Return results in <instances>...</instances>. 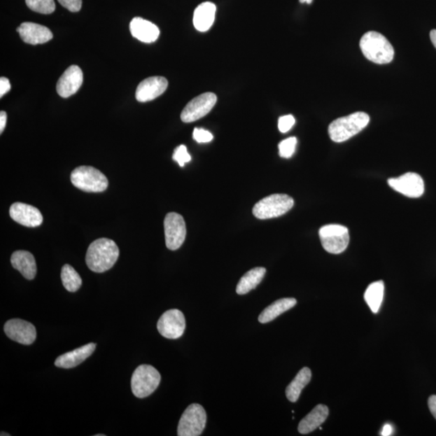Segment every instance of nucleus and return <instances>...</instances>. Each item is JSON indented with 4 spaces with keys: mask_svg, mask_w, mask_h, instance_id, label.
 <instances>
[{
    "mask_svg": "<svg viewBox=\"0 0 436 436\" xmlns=\"http://www.w3.org/2000/svg\"><path fill=\"white\" fill-rule=\"evenodd\" d=\"M130 33L134 38L144 43H152L159 38L160 30L149 20L135 17L131 20Z\"/></svg>",
    "mask_w": 436,
    "mask_h": 436,
    "instance_id": "nucleus-18",
    "label": "nucleus"
},
{
    "mask_svg": "<svg viewBox=\"0 0 436 436\" xmlns=\"http://www.w3.org/2000/svg\"><path fill=\"white\" fill-rule=\"evenodd\" d=\"M7 124V113L2 111L0 113V133H3Z\"/></svg>",
    "mask_w": 436,
    "mask_h": 436,
    "instance_id": "nucleus-36",
    "label": "nucleus"
},
{
    "mask_svg": "<svg viewBox=\"0 0 436 436\" xmlns=\"http://www.w3.org/2000/svg\"><path fill=\"white\" fill-rule=\"evenodd\" d=\"M370 122V115L364 112H357L336 119L329 125L330 138L335 143H344L361 132Z\"/></svg>",
    "mask_w": 436,
    "mask_h": 436,
    "instance_id": "nucleus-3",
    "label": "nucleus"
},
{
    "mask_svg": "<svg viewBox=\"0 0 436 436\" xmlns=\"http://www.w3.org/2000/svg\"><path fill=\"white\" fill-rule=\"evenodd\" d=\"M161 381V375L155 367L148 365H140L131 378V390L135 397L145 398L153 393Z\"/></svg>",
    "mask_w": 436,
    "mask_h": 436,
    "instance_id": "nucleus-6",
    "label": "nucleus"
},
{
    "mask_svg": "<svg viewBox=\"0 0 436 436\" xmlns=\"http://www.w3.org/2000/svg\"><path fill=\"white\" fill-rule=\"evenodd\" d=\"M120 251L115 241L108 239L94 241L87 251L86 264L94 272L102 273L111 269L118 261Z\"/></svg>",
    "mask_w": 436,
    "mask_h": 436,
    "instance_id": "nucleus-1",
    "label": "nucleus"
},
{
    "mask_svg": "<svg viewBox=\"0 0 436 436\" xmlns=\"http://www.w3.org/2000/svg\"><path fill=\"white\" fill-rule=\"evenodd\" d=\"M362 52L367 59L377 64H387L395 57V49L385 36L377 31H367L360 41Z\"/></svg>",
    "mask_w": 436,
    "mask_h": 436,
    "instance_id": "nucleus-2",
    "label": "nucleus"
},
{
    "mask_svg": "<svg viewBox=\"0 0 436 436\" xmlns=\"http://www.w3.org/2000/svg\"><path fill=\"white\" fill-rule=\"evenodd\" d=\"M21 39L25 43L30 45L44 44L52 38V34L50 29L44 25L33 23L24 22L17 29Z\"/></svg>",
    "mask_w": 436,
    "mask_h": 436,
    "instance_id": "nucleus-17",
    "label": "nucleus"
},
{
    "mask_svg": "<svg viewBox=\"0 0 436 436\" xmlns=\"http://www.w3.org/2000/svg\"><path fill=\"white\" fill-rule=\"evenodd\" d=\"M297 300L295 298L288 297L282 298L270 304L262 311L259 316V322L261 323H267L273 321L281 314L290 311V309L295 307Z\"/></svg>",
    "mask_w": 436,
    "mask_h": 436,
    "instance_id": "nucleus-23",
    "label": "nucleus"
},
{
    "mask_svg": "<svg viewBox=\"0 0 436 436\" xmlns=\"http://www.w3.org/2000/svg\"><path fill=\"white\" fill-rule=\"evenodd\" d=\"M393 433V427L391 424H386L384 428H383L381 435L383 436H388L391 435Z\"/></svg>",
    "mask_w": 436,
    "mask_h": 436,
    "instance_id": "nucleus-37",
    "label": "nucleus"
},
{
    "mask_svg": "<svg viewBox=\"0 0 436 436\" xmlns=\"http://www.w3.org/2000/svg\"><path fill=\"white\" fill-rule=\"evenodd\" d=\"M218 101L216 94L206 92L192 99L183 108L181 118L183 122L191 123L206 117Z\"/></svg>",
    "mask_w": 436,
    "mask_h": 436,
    "instance_id": "nucleus-9",
    "label": "nucleus"
},
{
    "mask_svg": "<svg viewBox=\"0 0 436 436\" xmlns=\"http://www.w3.org/2000/svg\"><path fill=\"white\" fill-rule=\"evenodd\" d=\"M104 435H97V436H103Z\"/></svg>",
    "mask_w": 436,
    "mask_h": 436,
    "instance_id": "nucleus-41",
    "label": "nucleus"
},
{
    "mask_svg": "<svg viewBox=\"0 0 436 436\" xmlns=\"http://www.w3.org/2000/svg\"><path fill=\"white\" fill-rule=\"evenodd\" d=\"M57 1L71 13H77L82 8V0H57Z\"/></svg>",
    "mask_w": 436,
    "mask_h": 436,
    "instance_id": "nucleus-33",
    "label": "nucleus"
},
{
    "mask_svg": "<svg viewBox=\"0 0 436 436\" xmlns=\"http://www.w3.org/2000/svg\"><path fill=\"white\" fill-rule=\"evenodd\" d=\"M172 159L176 161L178 165L183 167H185L187 162L191 161L192 157L189 155L187 147L185 145H181L176 147L174 154H173Z\"/></svg>",
    "mask_w": 436,
    "mask_h": 436,
    "instance_id": "nucleus-30",
    "label": "nucleus"
},
{
    "mask_svg": "<svg viewBox=\"0 0 436 436\" xmlns=\"http://www.w3.org/2000/svg\"><path fill=\"white\" fill-rule=\"evenodd\" d=\"M10 262L14 269L18 270L26 279H34L36 274V265L34 256L30 252L15 251L10 257Z\"/></svg>",
    "mask_w": 436,
    "mask_h": 436,
    "instance_id": "nucleus-20",
    "label": "nucleus"
},
{
    "mask_svg": "<svg viewBox=\"0 0 436 436\" xmlns=\"http://www.w3.org/2000/svg\"><path fill=\"white\" fill-rule=\"evenodd\" d=\"M157 328L164 338L170 339L181 338L186 328L185 315L178 309H169L162 315L157 321Z\"/></svg>",
    "mask_w": 436,
    "mask_h": 436,
    "instance_id": "nucleus-11",
    "label": "nucleus"
},
{
    "mask_svg": "<svg viewBox=\"0 0 436 436\" xmlns=\"http://www.w3.org/2000/svg\"><path fill=\"white\" fill-rule=\"evenodd\" d=\"M216 5L211 2H204L199 4L193 15V24L199 31H206L212 27L215 15H216Z\"/></svg>",
    "mask_w": 436,
    "mask_h": 436,
    "instance_id": "nucleus-22",
    "label": "nucleus"
},
{
    "mask_svg": "<svg viewBox=\"0 0 436 436\" xmlns=\"http://www.w3.org/2000/svg\"><path fill=\"white\" fill-rule=\"evenodd\" d=\"M72 185L87 192H101L106 190L108 181L101 171L91 166H80L71 172Z\"/></svg>",
    "mask_w": 436,
    "mask_h": 436,
    "instance_id": "nucleus-4",
    "label": "nucleus"
},
{
    "mask_svg": "<svg viewBox=\"0 0 436 436\" xmlns=\"http://www.w3.org/2000/svg\"><path fill=\"white\" fill-rule=\"evenodd\" d=\"M313 0H300L301 3H307L309 4H311L312 3Z\"/></svg>",
    "mask_w": 436,
    "mask_h": 436,
    "instance_id": "nucleus-39",
    "label": "nucleus"
},
{
    "mask_svg": "<svg viewBox=\"0 0 436 436\" xmlns=\"http://www.w3.org/2000/svg\"><path fill=\"white\" fill-rule=\"evenodd\" d=\"M265 274L266 269L265 267H255V269L250 270L241 278L237 288H236V292L239 295H244V294L248 293L260 285Z\"/></svg>",
    "mask_w": 436,
    "mask_h": 436,
    "instance_id": "nucleus-25",
    "label": "nucleus"
},
{
    "mask_svg": "<svg viewBox=\"0 0 436 436\" xmlns=\"http://www.w3.org/2000/svg\"><path fill=\"white\" fill-rule=\"evenodd\" d=\"M26 4L34 12L48 15L55 12V0H25Z\"/></svg>",
    "mask_w": 436,
    "mask_h": 436,
    "instance_id": "nucleus-28",
    "label": "nucleus"
},
{
    "mask_svg": "<svg viewBox=\"0 0 436 436\" xmlns=\"http://www.w3.org/2000/svg\"><path fill=\"white\" fill-rule=\"evenodd\" d=\"M168 81L162 76H153L146 78L136 87L135 97L136 101L145 103L153 101L167 90Z\"/></svg>",
    "mask_w": 436,
    "mask_h": 436,
    "instance_id": "nucleus-14",
    "label": "nucleus"
},
{
    "mask_svg": "<svg viewBox=\"0 0 436 436\" xmlns=\"http://www.w3.org/2000/svg\"><path fill=\"white\" fill-rule=\"evenodd\" d=\"M10 90V83L8 78L1 77L0 78V97H3L5 94Z\"/></svg>",
    "mask_w": 436,
    "mask_h": 436,
    "instance_id": "nucleus-34",
    "label": "nucleus"
},
{
    "mask_svg": "<svg viewBox=\"0 0 436 436\" xmlns=\"http://www.w3.org/2000/svg\"><path fill=\"white\" fill-rule=\"evenodd\" d=\"M388 185L398 192L409 198H419L424 193L423 178L417 173L408 172L398 178H391Z\"/></svg>",
    "mask_w": 436,
    "mask_h": 436,
    "instance_id": "nucleus-12",
    "label": "nucleus"
},
{
    "mask_svg": "<svg viewBox=\"0 0 436 436\" xmlns=\"http://www.w3.org/2000/svg\"><path fill=\"white\" fill-rule=\"evenodd\" d=\"M311 370L307 367H304L299 371L296 377L286 388V393L288 401L296 402L298 400L303 388L311 381Z\"/></svg>",
    "mask_w": 436,
    "mask_h": 436,
    "instance_id": "nucleus-24",
    "label": "nucleus"
},
{
    "mask_svg": "<svg viewBox=\"0 0 436 436\" xmlns=\"http://www.w3.org/2000/svg\"><path fill=\"white\" fill-rule=\"evenodd\" d=\"M83 75L81 68L73 65L62 73L57 83V92L62 98L76 94L82 86Z\"/></svg>",
    "mask_w": 436,
    "mask_h": 436,
    "instance_id": "nucleus-16",
    "label": "nucleus"
},
{
    "mask_svg": "<svg viewBox=\"0 0 436 436\" xmlns=\"http://www.w3.org/2000/svg\"><path fill=\"white\" fill-rule=\"evenodd\" d=\"M5 435L9 436L10 435L9 434H6L5 433H1V436H5Z\"/></svg>",
    "mask_w": 436,
    "mask_h": 436,
    "instance_id": "nucleus-40",
    "label": "nucleus"
},
{
    "mask_svg": "<svg viewBox=\"0 0 436 436\" xmlns=\"http://www.w3.org/2000/svg\"><path fill=\"white\" fill-rule=\"evenodd\" d=\"M62 285L68 292L75 293L80 290L82 286L81 276L69 265L63 266L61 272Z\"/></svg>",
    "mask_w": 436,
    "mask_h": 436,
    "instance_id": "nucleus-27",
    "label": "nucleus"
},
{
    "mask_svg": "<svg viewBox=\"0 0 436 436\" xmlns=\"http://www.w3.org/2000/svg\"><path fill=\"white\" fill-rule=\"evenodd\" d=\"M430 41H432L433 44L435 47V49H436V29H433L430 31Z\"/></svg>",
    "mask_w": 436,
    "mask_h": 436,
    "instance_id": "nucleus-38",
    "label": "nucleus"
},
{
    "mask_svg": "<svg viewBox=\"0 0 436 436\" xmlns=\"http://www.w3.org/2000/svg\"><path fill=\"white\" fill-rule=\"evenodd\" d=\"M164 233L167 248L176 251L181 248L186 239V224L181 214L169 213L164 219Z\"/></svg>",
    "mask_w": 436,
    "mask_h": 436,
    "instance_id": "nucleus-10",
    "label": "nucleus"
},
{
    "mask_svg": "<svg viewBox=\"0 0 436 436\" xmlns=\"http://www.w3.org/2000/svg\"><path fill=\"white\" fill-rule=\"evenodd\" d=\"M329 409L327 406L320 404L315 407L298 425V432L307 435L318 428L327 420Z\"/></svg>",
    "mask_w": 436,
    "mask_h": 436,
    "instance_id": "nucleus-21",
    "label": "nucleus"
},
{
    "mask_svg": "<svg viewBox=\"0 0 436 436\" xmlns=\"http://www.w3.org/2000/svg\"><path fill=\"white\" fill-rule=\"evenodd\" d=\"M385 285L382 281L370 283L365 293V300L372 313L379 311L383 298H384Z\"/></svg>",
    "mask_w": 436,
    "mask_h": 436,
    "instance_id": "nucleus-26",
    "label": "nucleus"
},
{
    "mask_svg": "<svg viewBox=\"0 0 436 436\" xmlns=\"http://www.w3.org/2000/svg\"><path fill=\"white\" fill-rule=\"evenodd\" d=\"M319 238L325 251L338 255L348 248L350 236L349 229L342 225H325L319 230Z\"/></svg>",
    "mask_w": 436,
    "mask_h": 436,
    "instance_id": "nucleus-7",
    "label": "nucleus"
},
{
    "mask_svg": "<svg viewBox=\"0 0 436 436\" xmlns=\"http://www.w3.org/2000/svg\"><path fill=\"white\" fill-rule=\"evenodd\" d=\"M207 416L199 404L194 403L183 413L178 425V436H199L206 428Z\"/></svg>",
    "mask_w": 436,
    "mask_h": 436,
    "instance_id": "nucleus-8",
    "label": "nucleus"
},
{
    "mask_svg": "<svg viewBox=\"0 0 436 436\" xmlns=\"http://www.w3.org/2000/svg\"><path fill=\"white\" fill-rule=\"evenodd\" d=\"M296 120L293 115H286L280 118L279 122H278V128L281 133L286 134L288 132L294 125H295Z\"/></svg>",
    "mask_w": 436,
    "mask_h": 436,
    "instance_id": "nucleus-31",
    "label": "nucleus"
},
{
    "mask_svg": "<svg viewBox=\"0 0 436 436\" xmlns=\"http://www.w3.org/2000/svg\"><path fill=\"white\" fill-rule=\"evenodd\" d=\"M97 344H88L69 353L62 354L57 357L55 362L57 367L62 369H72L80 365L83 362L90 357L96 349Z\"/></svg>",
    "mask_w": 436,
    "mask_h": 436,
    "instance_id": "nucleus-19",
    "label": "nucleus"
},
{
    "mask_svg": "<svg viewBox=\"0 0 436 436\" xmlns=\"http://www.w3.org/2000/svg\"><path fill=\"white\" fill-rule=\"evenodd\" d=\"M428 407L430 413L436 419V395L430 396L428 399Z\"/></svg>",
    "mask_w": 436,
    "mask_h": 436,
    "instance_id": "nucleus-35",
    "label": "nucleus"
},
{
    "mask_svg": "<svg viewBox=\"0 0 436 436\" xmlns=\"http://www.w3.org/2000/svg\"><path fill=\"white\" fill-rule=\"evenodd\" d=\"M294 206L293 199L286 194H273L255 204L252 213L256 218L266 220L282 216Z\"/></svg>",
    "mask_w": 436,
    "mask_h": 436,
    "instance_id": "nucleus-5",
    "label": "nucleus"
},
{
    "mask_svg": "<svg viewBox=\"0 0 436 436\" xmlns=\"http://www.w3.org/2000/svg\"><path fill=\"white\" fill-rule=\"evenodd\" d=\"M10 218L15 222L27 227H39L43 223V217L38 209L24 203H14L9 210Z\"/></svg>",
    "mask_w": 436,
    "mask_h": 436,
    "instance_id": "nucleus-15",
    "label": "nucleus"
},
{
    "mask_svg": "<svg viewBox=\"0 0 436 436\" xmlns=\"http://www.w3.org/2000/svg\"><path fill=\"white\" fill-rule=\"evenodd\" d=\"M4 332L15 342L24 345L34 343L36 330L34 325L22 319H10L4 325Z\"/></svg>",
    "mask_w": 436,
    "mask_h": 436,
    "instance_id": "nucleus-13",
    "label": "nucleus"
},
{
    "mask_svg": "<svg viewBox=\"0 0 436 436\" xmlns=\"http://www.w3.org/2000/svg\"><path fill=\"white\" fill-rule=\"evenodd\" d=\"M193 139L197 141L198 143H210L213 139V136L209 131L196 128L193 131Z\"/></svg>",
    "mask_w": 436,
    "mask_h": 436,
    "instance_id": "nucleus-32",
    "label": "nucleus"
},
{
    "mask_svg": "<svg viewBox=\"0 0 436 436\" xmlns=\"http://www.w3.org/2000/svg\"><path fill=\"white\" fill-rule=\"evenodd\" d=\"M297 139L295 136H291L283 140L279 144V155L285 159H290L295 153Z\"/></svg>",
    "mask_w": 436,
    "mask_h": 436,
    "instance_id": "nucleus-29",
    "label": "nucleus"
}]
</instances>
